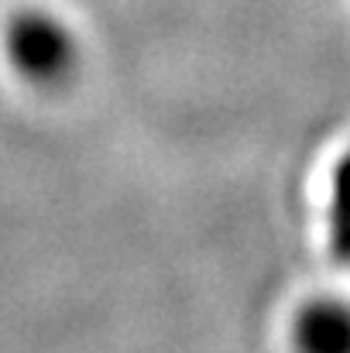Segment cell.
<instances>
[{
  "mask_svg": "<svg viewBox=\"0 0 350 353\" xmlns=\"http://www.w3.org/2000/svg\"><path fill=\"white\" fill-rule=\"evenodd\" d=\"M3 52H7L10 65L17 69V76H24L28 83H38V86L62 83L76 62L72 34L52 14H41V10L17 14L7 24Z\"/></svg>",
  "mask_w": 350,
  "mask_h": 353,
  "instance_id": "cell-1",
  "label": "cell"
},
{
  "mask_svg": "<svg viewBox=\"0 0 350 353\" xmlns=\"http://www.w3.org/2000/svg\"><path fill=\"white\" fill-rule=\"evenodd\" d=\"M302 353H350V312L340 305L320 302L299 319Z\"/></svg>",
  "mask_w": 350,
  "mask_h": 353,
  "instance_id": "cell-2",
  "label": "cell"
}]
</instances>
